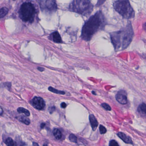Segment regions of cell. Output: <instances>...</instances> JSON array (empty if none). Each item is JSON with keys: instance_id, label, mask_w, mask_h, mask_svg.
<instances>
[{"instance_id": "obj_31", "label": "cell", "mask_w": 146, "mask_h": 146, "mask_svg": "<svg viewBox=\"0 0 146 146\" xmlns=\"http://www.w3.org/2000/svg\"><path fill=\"white\" fill-rule=\"evenodd\" d=\"M92 94H94L95 95H96V94L95 92H94V91H92Z\"/></svg>"}, {"instance_id": "obj_10", "label": "cell", "mask_w": 146, "mask_h": 146, "mask_svg": "<svg viewBox=\"0 0 146 146\" xmlns=\"http://www.w3.org/2000/svg\"><path fill=\"white\" fill-rule=\"evenodd\" d=\"M51 40L56 43H62V40L59 33L57 31H55L50 35Z\"/></svg>"}, {"instance_id": "obj_29", "label": "cell", "mask_w": 146, "mask_h": 146, "mask_svg": "<svg viewBox=\"0 0 146 146\" xmlns=\"http://www.w3.org/2000/svg\"><path fill=\"white\" fill-rule=\"evenodd\" d=\"M33 145H35V146H39V144L36 143H33Z\"/></svg>"}, {"instance_id": "obj_1", "label": "cell", "mask_w": 146, "mask_h": 146, "mask_svg": "<svg viewBox=\"0 0 146 146\" xmlns=\"http://www.w3.org/2000/svg\"><path fill=\"white\" fill-rule=\"evenodd\" d=\"M106 25V18L102 12L97 11L85 22L82 29L81 37L84 40L89 41L98 31L102 30Z\"/></svg>"}, {"instance_id": "obj_11", "label": "cell", "mask_w": 146, "mask_h": 146, "mask_svg": "<svg viewBox=\"0 0 146 146\" xmlns=\"http://www.w3.org/2000/svg\"><path fill=\"white\" fill-rule=\"evenodd\" d=\"M89 120L92 129L93 130L95 131L98 125V121L96 118L93 114H90L89 116Z\"/></svg>"}, {"instance_id": "obj_25", "label": "cell", "mask_w": 146, "mask_h": 146, "mask_svg": "<svg viewBox=\"0 0 146 146\" xmlns=\"http://www.w3.org/2000/svg\"><path fill=\"white\" fill-rule=\"evenodd\" d=\"M37 69H38V70H39L40 71V72H42L44 70V68H43V67H37Z\"/></svg>"}, {"instance_id": "obj_4", "label": "cell", "mask_w": 146, "mask_h": 146, "mask_svg": "<svg viewBox=\"0 0 146 146\" xmlns=\"http://www.w3.org/2000/svg\"><path fill=\"white\" fill-rule=\"evenodd\" d=\"M114 10L124 18H134L135 12L129 0H116L113 4Z\"/></svg>"}, {"instance_id": "obj_28", "label": "cell", "mask_w": 146, "mask_h": 146, "mask_svg": "<svg viewBox=\"0 0 146 146\" xmlns=\"http://www.w3.org/2000/svg\"><path fill=\"white\" fill-rule=\"evenodd\" d=\"M50 109H51V111H50V113H51V112H52V113L54 111L53 110H52L53 109L55 110V107H53L51 108H50Z\"/></svg>"}, {"instance_id": "obj_7", "label": "cell", "mask_w": 146, "mask_h": 146, "mask_svg": "<svg viewBox=\"0 0 146 146\" xmlns=\"http://www.w3.org/2000/svg\"><path fill=\"white\" fill-rule=\"evenodd\" d=\"M33 107L39 110H42L45 108L46 104L43 99L41 97L35 96L32 100Z\"/></svg>"}, {"instance_id": "obj_23", "label": "cell", "mask_w": 146, "mask_h": 146, "mask_svg": "<svg viewBox=\"0 0 146 146\" xmlns=\"http://www.w3.org/2000/svg\"><path fill=\"white\" fill-rule=\"evenodd\" d=\"M106 1V0H98L97 3H96V7H99L100 6L102 5H103Z\"/></svg>"}, {"instance_id": "obj_19", "label": "cell", "mask_w": 146, "mask_h": 146, "mask_svg": "<svg viewBox=\"0 0 146 146\" xmlns=\"http://www.w3.org/2000/svg\"><path fill=\"white\" fill-rule=\"evenodd\" d=\"M69 140L70 141L74 143H77L78 138L74 134H70V135L69 136Z\"/></svg>"}, {"instance_id": "obj_6", "label": "cell", "mask_w": 146, "mask_h": 146, "mask_svg": "<svg viewBox=\"0 0 146 146\" xmlns=\"http://www.w3.org/2000/svg\"><path fill=\"white\" fill-rule=\"evenodd\" d=\"M40 5L42 11L48 13L54 12L57 9L55 0H40Z\"/></svg>"}, {"instance_id": "obj_26", "label": "cell", "mask_w": 146, "mask_h": 146, "mask_svg": "<svg viewBox=\"0 0 146 146\" xmlns=\"http://www.w3.org/2000/svg\"><path fill=\"white\" fill-rule=\"evenodd\" d=\"M143 29L146 32V23H144L143 25Z\"/></svg>"}, {"instance_id": "obj_3", "label": "cell", "mask_w": 146, "mask_h": 146, "mask_svg": "<svg viewBox=\"0 0 146 146\" xmlns=\"http://www.w3.org/2000/svg\"><path fill=\"white\" fill-rule=\"evenodd\" d=\"M93 8L94 7L90 0H73L70 5L69 10L87 17L92 13Z\"/></svg>"}, {"instance_id": "obj_8", "label": "cell", "mask_w": 146, "mask_h": 146, "mask_svg": "<svg viewBox=\"0 0 146 146\" xmlns=\"http://www.w3.org/2000/svg\"><path fill=\"white\" fill-rule=\"evenodd\" d=\"M116 100L120 104L125 105L127 103V94L125 90H121L119 91L116 94Z\"/></svg>"}, {"instance_id": "obj_2", "label": "cell", "mask_w": 146, "mask_h": 146, "mask_svg": "<svg viewBox=\"0 0 146 146\" xmlns=\"http://www.w3.org/2000/svg\"><path fill=\"white\" fill-rule=\"evenodd\" d=\"M112 44L115 51L126 49L131 43L134 36L131 23H128L127 25L118 31H114L110 34Z\"/></svg>"}, {"instance_id": "obj_15", "label": "cell", "mask_w": 146, "mask_h": 146, "mask_svg": "<svg viewBox=\"0 0 146 146\" xmlns=\"http://www.w3.org/2000/svg\"><path fill=\"white\" fill-rule=\"evenodd\" d=\"M17 111L19 113H24L26 116H29L30 115V113L29 111L24 108H19L17 109Z\"/></svg>"}, {"instance_id": "obj_13", "label": "cell", "mask_w": 146, "mask_h": 146, "mask_svg": "<svg viewBox=\"0 0 146 146\" xmlns=\"http://www.w3.org/2000/svg\"><path fill=\"white\" fill-rule=\"evenodd\" d=\"M53 134L54 137L57 140H60L61 139L62 136V134L61 131L59 129H54L53 131Z\"/></svg>"}, {"instance_id": "obj_22", "label": "cell", "mask_w": 146, "mask_h": 146, "mask_svg": "<svg viewBox=\"0 0 146 146\" xmlns=\"http://www.w3.org/2000/svg\"><path fill=\"white\" fill-rule=\"evenodd\" d=\"M109 146H119L118 143H117V141L115 140H112L110 141L109 143Z\"/></svg>"}, {"instance_id": "obj_21", "label": "cell", "mask_w": 146, "mask_h": 146, "mask_svg": "<svg viewBox=\"0 0 146 146\" xmlns=\"http://www.w3.org/2000/svg\"><path fill=\"white\" fill-rule=\"evenodd\" d=\"M100 134H105V133L106 132L107 129L104 126H103L102 125H100Z\"/></svg>"}, {"instance_id": "obj_18", "label": "cell", "mask_w": 146, "mask_h": 146, "mask_svg": "<svg viewBox=\"0 0 146 146\" xmlns=\"http://www.w3.org/2000/svg\"><path fill=\"white\" fill-rule=\"evenodd\" d=\"M48 89L49 91L53 92V93H55V94L61 95H64L65 94V92H64V91L58 90L54 88H53L52 87H49Z\"/></svg>"}, {"instance_id": "obj_32", "label": "cell", "mask_w": 146, "mask_h": 146, "mask_svg": "<svg viewBox=\"0 0 146 146\" xmlns=\"http://www.w3.org/2000/svg\"><path fill=\"white\" fill-rule=\"evenodd\" d=\"M13 1H16V0H13Z\"/></svg>"}, {"instance_id": "obj_17", "label": "cell", "mask_w": 146, "mask_h": 146, "mask_svg": "<svg viewBox=\"0 0 146 146\" xmlns=\"http://www.w3.org/2000/svg\"><path fill=\"white\" fill-rule=\"evenodd\" d=\"M5 143L6 145L9 146H15L17 145L16 142L14 141L11 137H8L7 138Z\"/></svg>"}, {"instance_id": "obj_30", "label": "cell", "mask_w": 146, "mask_h": 146, "mask_svg": "<svg viewBox=\"0 0 146 146\" xmlns=\"http://www.w3.org/2000/svg\"><path fill=\"white\" fill-rule=\"evenodd\" d=\"M2 113H3V111H2V108H1V115H2Z\"/></svg>"}, {"instance_id": "obj_12", "label": "cell", "mask_w": 146, "mask_h": 146, "mask_svg": "<svg viewBox=\"0 0 146 146\" xmlns=\"http://www.w3.org/2000/svg\"><path fill=\"white\" fill-rule=\"evenodd\" d=\"M138 111L140 113L146 117V104L142 103L138 107Z\"/></svg>"}, {"instance_id": "obj_20", "label": "cell", "mask_w": 146, "mask_h": 146, "mask_svg": "<svg viewBox=\"0 0 146 146\" xmlns=\"http://www.w3.org/2000/svg\"><path fill=\"white\" fill-rule=\"evenodd\" d=\"M101 106L103 108H105L107 111H111V108L110 106L108 104H107V103H102L101 104Z\"/></svg>"}, {"instance_id": "obj_24", "label": "cell", "mask_w": 146, "mask_h": 146, "mask_svg": "<svg viewBox=\"0 0 146 146\" xmlns=\"http://www.w3.org/2000/svg\"><path fill=\"white\" fill-rule=\"evenodd\" d=\"M61 107L62 108H65L66 107V103H65V102H62L61 104Z\"/></svg>"}, {"instance_id": "obj_14", "label": "cell", "mask_w": 146, "mask_h": 146, "mask_svg": "<svg viewBox=\"0 0 146 146\" xmlns=\"http://www.w3.org/2000/svg\"><path fill=\"white\" fill-rule=\"evenodd\" d=\"M8 9L7 7H2L0 10V18H3L5 17L8 13Z\"/></svg>"}, {"instance_id": "obj_27", "label": "cell", "mask_w": 146, "mask_h": 146, "mask_svg": "<svg viewBox=\"0 0 146 146\" xmlns=\"http://www.w3.org/2000/svg\"><path fill=\"white\" fill-rule=\"evenodd\" d=\"M45 124L44 123H41L40 125V127L42 128V129H43L44 128V127H45Z\"/></svg>"}, {"instance_id": "obj_5", "label": "cell", "mask_w": 146, "mask_h": 146, "mask_svg": "<svg viewBox=\"0 0 146 146\" xmlns=\"http://www.w3.org/2000/svg\"><path fill=\"white\" fill-rule=\"evenodd\" d=\"M19 16L23 22L33 23L35 16L36 9L30 2H25L21 5L19 10Z\"/></svg>"}, {"instance_id": "obj_16", "label": "cell", "mask_w": 146, "mask_h": 146, "mask_svg": "<svg viewBox=\"0 0 146 146\" xmlns=\"http://www.w3.org/2000/svg\"><path fill=\"white\" fill-rule=\"evenodd\" d=\"M18 119L21 121L22 123H24L25 124L27 125H29L30 124V120L28 118L26 117H24V116H21L18 118Z\"/></svg>"}, {"instance_id": "obj_9", "label": "cell", "mask_w": 146, "mask_h": 146, "mask_svg": "<svg viewBox=\"0 0 146 146\" xmlns=\"http://www.w3.org/2000/svg\"><path fill=\"white\" fill-rule=\"evenodd\" d=\"M118 136L123 140L125 143L128 144H132L133 142H132L131 138L129 136H128L126 135L123 132H119L117 134Z\"/></svg>"}]
</instances>
